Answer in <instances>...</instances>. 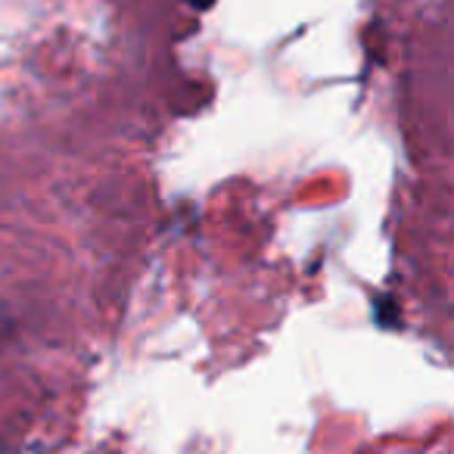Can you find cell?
Returning <instances> with one entry per match:
<instances>
[{
  "label": "cell",
  "mask_w": 454,
  "mask_h": 454,
  "mask_svg": "<svg viewBox=\"0 0 454 454\" xmlns=\"http://www.w3.org/2000/svg\"><path fill=\"white\" fill-rule=\"evenodd\" d=\"M377 321L383 327H395L398 324V309L392 305L389 296H377Z\"/></svg>",
  "instance_id": "cell-1"
},
{
  "label": "cell",
  "mask_w": 454,
  "mask_h": 454,
  "mask_svg": "<svg viewBox=\"0 0 454 454\" xmlns=\"http://www.w3.org/2000/svg\"><path fill=\"white\" fill-rule=\"evenodd\" d=\"M187 4H190L193 10H208V7L215 4V0H187Z\"/></svg>",
  "instance_id": "cell-2"
},
{
  "label": "cell",
  "mask_w": 454,
  "mask_h": 454,
  "mask_svg": "<svg viewBox=\"0 0 454 454\" xmlns=\"http://www.w3.org/2000/svg\"><path fill=\"white\" fill-rule=\"evenodd\" d=\"M4 330H7V317L0 315V333H4Z\"/></svg>",
  "instance_id": "cell-3"
}]
</instances>
